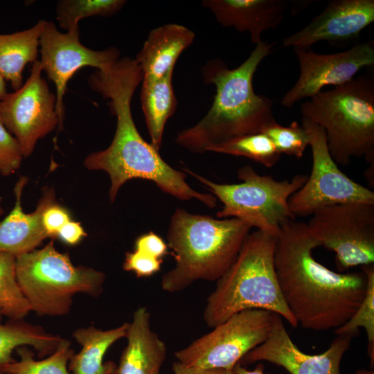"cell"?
Here are the masks:
<instances>
[{"instance_id":"6da1fadb","label":"cell","mask_w":374,"mask_h":374,"mask_svg":"<svg viewBox=\"0 0 374 374\" xmlns=\"http://www.w3.org/2000/svg\"><path fill=\"white\" fill-rule=\"evenodd\" d=\"M143 80L135 59L124 57L104 71H96L88 78L90 87L109 100V107L116 117V128L111 144L105 150L89 154L84 166L91 170H104L109 176V197L114 202L122 186L132 179L154 182L163 192L181 200L193 199L213 208L217 198L211 193H199L186 181V174L168 165L159 150L145 141L134 123L131 102Z\"/></svg>"},{"instance_id":"7a4b0ae2","label":"cell","mask_w":374,"mask_h":374,"mask_svg":"<svg viewBox=\"0 0 374 374\" xmlns=\"http://www.w3.org/2000/svg\"><path fill=\"white\" fill-rule=\"evenodd\" d=\"M319 242L307 224H285L276 238L274 268L284 301L298 325L315 331L335 330L360 305L366 292L362 272L337 273L313 256Z\"/></svg>"},{"instance_id":"3957f363","label":"cell","mask_w":374,"mask_h":374,"mask_svg":"<svg viewBox=\"0 0 374 374\" xmlns=\"http://www.w3.org/2000/svg\"><path fill=\"white\" fill-rule=\"evenodd\" d=\"M274 44L261 41L238 67L231 69L220 58L209 60L202 69L203 82L215 87L213 105L194 126L180 131L175 143L195 153H204L234 138L260 133L276 121L273 101L258 95L253 78Z\"/></svg>"},{"instance_id":"277c9868","label":"cell","mask_w":374,"mask_h":374,"mask_svg":"<svg viewBox=\"0 0 374 374\" xmlns=\"http://www.w3.org/2000/svg\"><path fill=\"white\" fill-rule=\"evenodd\" d=\"M251 228L238 218L215 219L177 208L167 233L175 265L163 275L161 288L173 293L198 280H218L236 259Z\"/></svg>"},{"instance_id":"5b68a950","label":"cell","mask_w":374,"mask_h":374,"mask_svg":"<svg viewBox=\"0 0 374 374\" xmlns=\"http://www.w3.org/2000/svg\"><path fill=\"white\" fill-rule=\"evenodd\" d=\"M276 242V238L259 230L247 235L236 259L217 280L206 300L203 317L208 327L249 309L270 311L292 327L299 326L280 290L274 268Z\"/></svg>"},{"instance_id":"8992f818","label":"cell","mask_w":374,"mask_h":374,"mask_svg":"<svg viewBox=\"0 0 374 374\" xmlns=\"http://www.w3.org/2000/svg\"><path fill=\"white\" fill-rule=\"evenodd\" d=\"M303 118L325 132L330 154L337 165L353 157L374 163V82L361 76L325 91L301 105Z\"/></svg>"},{"instance_id":"52a82bcc","label":"cell","mask_w":374,"mask_h":374,"mask_svg":"<svg viewBox=\"0 0 374 374\" xmlns=\"http://www.w3.org/2000/svg\"><path fill=\"white\" fill-rule=\"evenodd\" d=\"M19 288L30 310L40 316L67 314L77 294L98 296L105 275L86 266H75L68 253H61L51 240L44 247L15 257Z\"/></svg>"},{"instance_id":"ba28073f","label":"cell","mask_w":374,"mask_h":374,"mask_svg":"<svg viewBox=\"0 0 374 374\" xmlns=\"http://www.w3.org/2000/svg\"><path fill=\"white\" fill-rule=\"evenodd\" d=\"M184 171L206 186L223 203L217 217L238 218L276 238L285 224L295 220L288 201L308 178V175H298L289 181H277L245 166L238 170L241 183L224 184L213 182L188 168Z\"/></svg>"},{"instance_id":"9c48e42d","label":"cell","mask_w":374,"mask_h":374,"mask_svg":"<svg viewBox=\"0 0 374 374\" xmlns=\"http://www.w3.org/2000/svg\"><path fill=\"white\" fill-rule=\"evenodd\" d=\"M274 313L249 309L234 314L213 330L175 353L191 367L232 370L245 355L267 339Z\"/></svg>"},{"instance_id":"30bf717a","label":"cell","mask_w":374,"mask_h":374,"mask_svg":"<svg viewBox=\"0 0 374 374\" xmlns=\"http://www.w3.org/2000/svg\"><path fill=\"white\" fill-rule=\"evenodd\" d=\"M320 246L336 253L337 267L374 262V204L350 202L321 208L307 224Z\"/></svg>"},{"instance_id":"8fae6325","label":"cell","mask_w":374,"mask_h":374,"mask_svg":"<svg viewBox=\"0 0 374 374\" xmlns=\"http://www.w3.org/2000/svg\"><path fill=\"white\" fill-rule=\"evenodd\" d=\"M312 149V167L303 186L289 199L290 210L295 216L312 215L331 205L363 202L374 204V193L341 172L328 150L324 130L302 118Z\"/></svg>"},{"instance_id":"7c38bea8","label":"cell","mask_w":374,"mask_h":374,"mask_svg":"<svg viewBox=\"0 0 374 374\" xmlns=\"http://www.w3.org/2000/svg\"><path fill=\"white\" fill-rule=\"evenodd\" d=\"M42 71L37 60L25 83L0 100V117L18 141L24 157L33 153L39 139L58 126L56 96L42 77Z\"/></svg>"},{"instance_id":"4fadbf2b","label":"cell","mask_w":374,"mask_h":374,"mask_svg":"<svg viewBox=\"0 0 374 374\" xmlns=\"http://www.w3.org/2000/svg\"><path fill=\"white\" fill-rule=\"evenodd\" d=\"M42 71L54 82L56 89V113L58 130L63 129L65 118L64 98L67 83L75 72L84 66L104 71L120 59L116 47L91 50L80 41V32L61 33L52 21L46 22L39 39Z\"/></svg>"},{"instance_id":"5bb4252c","label":"cell","mask_w":374,"mask_h":374,"mask_svg":"<svg viewBox=\"0 0 374 374\" xmlns=\"http://www.w3.org/2000/svg\"><path fill=\"white\" fill-rule=\"evenodd\" d=\"M293 50L299 60L300 73L297 81L280 102L290 109L296 102L313 97L326 86L336 87L350 81L362 69L374 64L371 40L331 54H319L310 48Z\"/></svg>"},{"instance_id":"9a60e30c","label":"cell","mask_w":374,"mask_h":374,"mask_svg":"<svg viewBox=\"0 0 374 374\" xmlns=\"http://www.w3.org/2000/svg\"><path fill=\"white\" fill-rule=\"evenodd\" d=\"M352 338L337 336L325 352L309 355L295 345L281 317L274 313L267 339L242 359L248 363L269 362L284 368L290 374H341L340 364Z\"/></svg>"},{"instance_id":"2e32d148","label":"cell","mask_w":374,"mask_h":374,"mask_svg":"<svg viewBox=\"0 0 374 374\" xmlns=\"http://www.w3.org/2000/svg\"><path fill=\"white\" fill-rule=\"evenodd\" d=\"M373 21V0L328 1L319 15L304 28L285 37L282 46L310 49L320 41L353 39Z\"/></svg>"},{"instance_id":"e0dca14e","label":"cell","mask_w":374,"mask_h":374,"mask_svg":"<svg viewBox=\"0 0 374 374\" xmlns=\"http://www.w3.org/2000/svg\"><path fill=\"white\" fill-rule=\"evenodd\" d=\"M27 181L26 177L19 179L14 188L15 206L0 221V252L15 257L35 249L48 238L42 224V214L48 205L55 202L53 188L46 187L35 210L30 213L24 212L21 195Z\"/></svg>"},{"instance_id":"ac0fdd59","label":"cell","mask_w":374,"mask_h":374,"mask_svg":"<svg viewBox=\"0 0 374 374\" xmlns=\"http://www.w3.org/2000/svg\"><path fill=\"white\" fill-rule=\"evenodd\" d=\"M290 1L284 0H204L216 21L224 27L250 34L252 43L261 41L262 33L273 29L283 20V12Z\"/></svg>"},{"instance_id":"d6986e66","label":"cell","mask_w":374,"mask_h":374,"mask_svg":"<svg viewBox=\"0 0 374 374\" xmlns=\"http://www.w3.org/2000/svg\"><path fill=\"white\" fill-rule=\"evenodd\" d=\"M127 344L112 374H159L166 357V346L151 329L150 314L137 308L129 323Z\"/></svg>"},{"instance_id":"ffe728a7","label":"cell","mask_w":374,"mask_h":374,"mask_svg":"<svg viewBox=\"0 0 374 374\" xmlns=\"http://www.w3.org/2000/svg\"><path fill=\"white\" fill-rule=\"evenodd\" d=\"M195 33L179 24H168L152 30L135 60L143 80H153L174 70L176 62L193 42Z\"/></svg>"},{"instance_id":"44dd1931","label":"cell","mask_w":374,"mask_h":374,"mask_svg":"<svg viewBox=\"0 0 374 374\" xmlns=\"http://www.w3.org/2000/svg\"><path fill=\"white\" fill-rule=\"evenodd\" d=\"M128 325L125 322L106 330L93 326L75 330L73 337L81 349L69 359L70 374H112L116 365L112 361L104 362V356L112 344L126 337Z\"/></svg>"},{"instance_id":"7402d4cb","label":"cell","mask_w":374,"mask_h":374,"mask_svg":"<svg viewBox=\"0 0 374 374\" xmlns=\"http://www.w3.org/2000/svg\"><path fill=\"white\" fill-rule=\"evenodd\" d=\"M46 21L40 19L33 27L10 34L0 33V75L14 90L23 85V71L37 60L39 39Z\"/></svg>"},{"instance_id":"603a6c76","label":"cell","mask_w":374,"mask_h":374,"mask_svg":"<svg viewBox=\"0 0 374 374\" xmlns=\"http://www.w3.org/2000/svg\"><path fill=\"white\" fill-rule=\"evenodd\" d=\"M173 70L160 78L142 80L140 93L141 108L152 145L161 146L164 127L177 109V100L172 87Z\"/></svg>"},{"instance_id":"cb8c5ba5","label":"cell","mask_w":374,"mask_h":374,"mask_svg":"<svg viewBox=\"0 0 374 374\" xmlns=\"http://www.w3.org/2000/svg\"><path fill=\"white\" fill-rule=\"evenodd\" d=\"M0 312V373L13 362L14 350L21 346H31L39 357L53 353L62 337L47 332L42 326L33 325L23 320H10L2 323Z\"/></svg>"},{"instance_id":"d4e9b609","label":"cell","mask_w":374,"mask_h":374,"mask_svg":"<svg viewBox=\"0 0 374 374\" xmlns=\"http://www.w3.org/2000/svg\"><path fill=\"white\" fill-rule=\"evenodd\" d=\"M71 341L62 338L55 351L44 359L34 358L33 352L27 346L16 350L19 360L6 366L3 373L7 374H70L69 362L73 355Z\"/></svg>"},{"instance_id":"484cf974","label":"cell","mask_w":374,"mask_h":374,"mask_svg":"<svg viewBox=\"0 0 374 374\" xmlns=\"http://www.w3.org/2000/svg\"><path fill=\"white\" fill-rule=\"evenodd\" d=\"M125 3L124 0H62L57 4V19L66 32L78 31V22L83 18L114 15Z\"/></svg>"},{"instance_id":"4316f807","label":"cell","mask_w":374,"mask_h":374,"mask_svg":"<svg viewBox=\"0 0 374 374\" xmlns=\"http://www.w3.org/2000/svg\"><path fill=\"white\" fill-rule=\"evenodd\" d=\"M30 311L17 283L15 256L0 252V312L10 320H23Z\"/></svg>"},{"instance_id":"83f0119b","label":"cell","mask_w":374,"mask_h":374,"mask_svg":"<svg viewBox=\"0 0 374 374\" xmlns=\"http://www.w3.org/2000/svg\"><path fill=\"white\" fill-rule=\"evenodd\" d=\"M210 152L244 157L268 168L274 166L280 157L273 142L262 132L234 138L212 148Z\"/></svg>"},{"instance_id":"f1b7e54d","label":"cell","mask_w":374,"mask_h":374,"mask_svg":"<svg viewBox=\"0 0 374 374\" xmlns=\"http://www.w3.org/2000/svg\"><path fill=\"white\" fill-rule=\"evenodd\" d=\"M367 278L366 294L355 313L342 326L334 330L337 336L353 337L359 328H363L368 339V354L371 365L374 362V266L373 264L362 266Z\"/></svg>"},{"instance_id":"f546056e","label":"cell","mask_w":374,"mask_h":374,"mask_svg":"<svg viewBox=\"0 0 374 374\" xmlns=\"http://www.w3.org/2000/svg\"><path fill=\"white\" fill-rule=\"evenodd\" d=\"M261 132L270 139L280 154L283 153L300 159L309 145L306 131L296 121L292 122L287 127L275 121L265 127Z\"/></svg>"},{"instance_id":"4dcf8cb0","label":"cell","mask_w":374,"mask_h":374,"mask_svg":"<svg viewBox=\"0 0 374 374\" xmlns=\"http://www.w3.org/2000/svg\"><path fill=\"white\" fill-rule=\"evenodd\" d=\"M24 154L15 136L0 117V174L10 176L20 167Z\"/></svg>"},{"instance_id":"1f68e13d","label":"cell","mask_w":374,"mask_h":374,"mask_svg":"<svg viewBox=\"0 0 374 374\" xmlns=\"http://www.w3.org/2000/svg\"><path fill=\"white\" fill-rule=\"evenodd\" d=\"M162 259H157L142 252H127L123 269L133 271L139 278L151 276L161 269Z\"/></svg>"},{"instance_id":"d6a6232c","label":"cell","mask_w":374,"mask_h":374,"mask_svg":"<svg viewBox=\"0 0 374 374\" xmlns=\"http://www.w3.org/2000/svg\"><path fill=\"white\" fill-rule=\"evenodd\" d=\"M70 220L69 211L56 201L48 205L42 214V224L48 238H55L59 230Z\"/></svg>"},{"instance_id":"836d02e7","label":"cell","mask_w":374,"mask_h":374,"mask_svg":"<svg viewBox=\"0 0 374 374\" xmlns=\"http://www.w3.org/2000/svg\"><path fill=\"white\" fill-rule=\"evenodd\" d=\"M135 251H138L157 259L168 253V245L155 233L150 231L138 237L134 243Z\"/></svg>"},{"instance_id":"e575fe53","label":"cell","mask_w":374,"mask_h":374,"mask_svg":"<svg viewBox=\"0 0 374 374\" xmlns=\"http://www.w3.org/2000/svg\"><path fill=\"white\" fill-rule=\"evenodd\" d=\"M85 236L87 233L81 224L71 220L59 230L56 235L63 242L69 245L77 244Z\"/></svg>"},{"instance_id":"d590c367","label":"cell","mask_w":374,"mask_h":374,"mask_svg":"<svg viewBox=\"0 0 374 374\" xmlns=\"http://www.w3.org/2000/svg\"><path fill=\"white\" fill-rule=\"evenodd\" d=\"M172 371L174 374H232V370L191 367L178 361L173 363Z\"/></svg>"},{"instance_id":"8d00e7d4","label":"cell","mask_w":374,"mask_h":374,"mask_svg":"<svg viewBox=\"0 0 374 374\" xmlns=\"http://www.w3.org/2000/svg\"><path fill=\"white\" fill-rule=\"evenodd\" d=\"M232 374H264L263 367L261 364L258 365L256 369L247 370L238 362L232 369Z\"/></svg>"},{"instance_id":"74e56055","label":"cell","mask_w":374,"mask_h":374,"mask_svg":"<svg viewBox=\"0 0 374 374\" xmlns=\"http://www.w3.org/2000/svg\"><path fill=\"white\" fill-rule=\"evenodd\" d=\"M4 78L0 75V100H2L8 93L6 89V83Z\"/></svg>"},{"instance_id":"f35d334b","label":"cell","mask_w":374,"mask_h":374,"mask_svg":"<svg viewBox=\"0 0 374 374\" xmlns=\"http://www.w3.org/2000/svg\"><path fill=\"white\" fill-rule=\"evenodd\" d=\"M355 374H374V371L373 370H358Z\"/></svg>"},{"instance_id":"ab89813d","label":"cell","mask_w":374,"mask_h":374,"mask_svg":"<svg viewBox=\"0 0 374 374\" xmlns=\"http://www.w3.org/2000/svg\"><path fill=\"white\" fill-rule=\"evenodd\" d=\"M3 213H4V211L2 206V198L1 197H0V221H1V217Z\"/></svg>"},{"instance_id":"60d3db41","label":"cell","mask_w":374,"mask_h":374,"mask_svg":"<svg viewBox=\"0 0 374 374\" xmlns=\"http://www.w3.org/2000/svg\"><path fill=\"white\" fill-rule=\"evenodd\" d=\"M0 374H7V373H0Z\"/></svg>"},{"instance_id":"b9f144b4","label":"cell","mask_w":374,"mask_h":374,"mask_svg":"<svg viewBox=\"0 0 374 374\" xmlns=\"http://www.w3.org/2000/svg\"><path fill=\"white\" fill-rule=\"evenodd\" d=\"M159 374H160V373H159Z\"/></svg>"}]
</instances>
